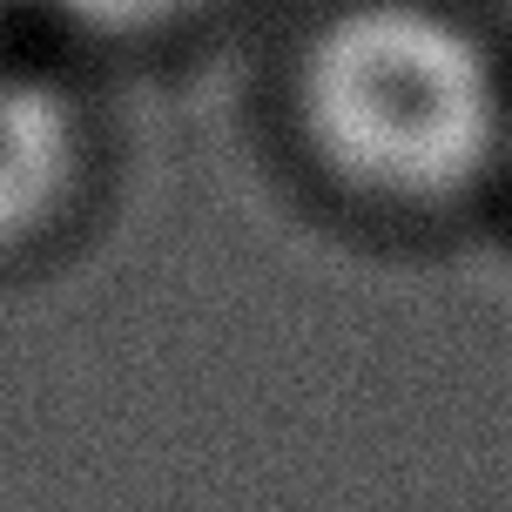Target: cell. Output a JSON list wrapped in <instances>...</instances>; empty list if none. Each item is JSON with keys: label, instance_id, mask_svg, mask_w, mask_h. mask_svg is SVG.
I'll list each match as a JSON object with an SVG mask.
<instances>
[{"label": "cell", "instance_id": "7a4b0ae2", "mask_svg": "<svg viewBox=\"0 0 512 512\" xmlns=\"http://www.w3.org/2000/svg\"><path fill=\"white\" fill-rule=\"evenodd\" d=\"M81 108L34 75H0V250L41 236L81 189Z\"/></svg>", "mask_w": 512, "mask_h": 512}, {"label": "cell", "instance_id": "3957f363", "mask_svg": "<svg viewBox=\"0 0 512 512\" xmlns=\"http://www.w3.org/2000/svg\"><path fill=\"white\" fill-rule=\"evenodd\" d=\"M81 27H102V34H149V27H176L189 21L209 0H61Z\"/></svg>", "mask_w": 512, "mask_h": 512}, {"label": "cell", "instance_id": "6da1fadb", "mask_svg": "<svg viewBox=\"0 0 512 512\" xmlns=\"http://www.w3.org/2000/svg\"><path fill=\"white\" fill-rule=\"evenodd\" d=\"M297 128L324 176L398 216L472 203L512 155V81L438 0H358L297 61Z\"/></svg>", "mask_w": 512, "mask_h": 512}]
</instances>
